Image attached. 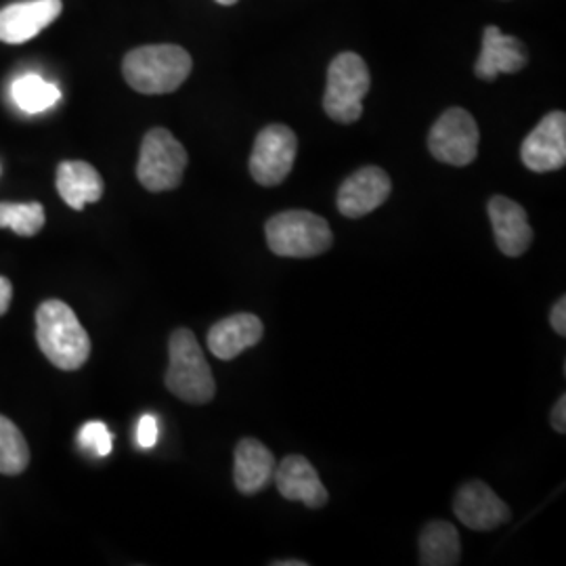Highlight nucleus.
Here are the masks:
<instances>
[{"label": "nucleus", "instance_id": "obj_1", "mask_svg": "<svg viewBox=\"0 0 566 566\" xmlns=\"http://www.w3.org/2000/svg\"><path fill=\"white\" fill-rule=\"evenodd\" d=\"M36 340L49 364L63 371H76L91 357V338L72 306L44 301L36 311Z\"/></svg>", "mask_w": 566, "mask_h": 566}, {"label": "nucleus", "instance_id": "obj_2", "mask_svg": "<svg viewBox=\"0 0 566 566\" xmlns=\"http://www.w3.org/2000/svg\"><path fill=\"white\" fill-rule=\"evenodd\" d=\"M193 67L191 55L177 44H149L130 51L122 74L130 88L143 95L175 93L189 78Z\"/></svg>", "mask_w": 566, "mask_h": 566}, {"label": "nucleus", "instance_id": "obj_3", "mask_svg": "<svg viewBox=\"0 0 566 566\" xmlns=\"http://www.w3.org/2000/svg\"><path fill=\"white\" fill-rule=\"evenodd\" d=\"M168 357L166 388L185 403H210L217 395V382L203 357L202 346L191 329L179 327L172 332L168 340Z\"/></svg>", "mask_w": 566, "mask_h": 566}, {"label": "nucleus", "instance_id": "obj_4", "mask_svg": "<svg viewBox=\"0 0 566 566\" xmlns=\"http://www.w3.org/2000/svg\"><path fill=\"white\" fill-rule=\"evenodd\" d=\"M266 245L282 259H315L334 243L325 219L308 210H285L264 224Z\"/></svg>", "mask_w": 566, "mask_h": 566}, {"label": "nucleus", "instance_id": "obj_5", "mask_svg": "<svg viewBox=\"0 0 566 566\" xmlns=\"http://www.w3.org/2000/svg\"><path fill=\"white\" fill-rule=\"evenodd\" d=\"M369 86L371 76L364 57L357 53H340L327 70L325 114L340 124L359 120L364 116V97Z\"/></svg>", "mask_w": 566, "mask_h": 566}, {"label": "nucleus", "instance_id": "obj_6", "mask_svg": "<svg viewBox=\"0 0 566 566\" xmlns=\"http://www.w3.org/2000/svg\"><path fill=\"white\" fill-rule=\"evenodd\" d=\"M189 156L179 139L166 128H151L142 143L137 179L151 193L177 189Z\"/></svg>", "mask_w": 566, "mask_h": 566}, {"label": "nucleus", "instance_id": "obj_7", "mask_svg": "<svg viewBox=\"0 0 566 566\" xmlns=\"http://www.w3.org/2000/svg\"><path fill=\"white\" fill-rule=\"evenodd\" d=\"M479 124L470 112L451 107L432 124L428 135V149L434 160L449 166H468L479 156Z\"/></svg>", "mask_w": 566, "mask_h": 566}, {"label": "nucleus", "instance_id": "obj_8", "mask_svg": "<svg viewBox=\"0 0 566 566\" xmlns=\"http://www.w3.org/2000/svg\"><path fill=\"white\" fill-rule=\"evenodd\" d=\"M298 139L285 124H269L256 135L250 156V175L263 187L282 185L296 160Z\"/></svg>", "mask_w": 566, "mask_h": 566}, {"label": "nucleus", "instance_id": "obj_9", "mask_svg": "<svg viewBox=\"0 0 566 566\" xmlns=\"http://www.w3.org/2000/svg\"><path fill=\"white\" fill-rule=\"evenodd\" d=\"M521 160L533 172H552L566 164L565 112H552L531 130L521 147Z\"/></svg>", "mask_w": 566, "mask_h": 566}, {"label": "nucleus", "instance_id": "obj_10", "mask_svg": "<svg viewBox=\"0 0 566 566\" xmlns=\"http://www.w3.org/2000/svg\"><path fill=\"white\" fill-rule=\"evenodd\" d=\"M453 512L462 525L474 531H493L510 521L506 502L483 481H468L458 489Z\"/></svg>", "mask_w": 566, "mask_h": 566}, {"label": "nucleus", "instance_id": "obj_11", "mask_svg": "<svg viewBox=\"0 0 566 566\" xmlns=\"http://www.w3.org/2000/svg\"><path fill=\"white\" fill-rule=\"evenodd\" d=\"M392 191L390 177L380 166H365L353 172L338 189V210L346 219H361L378 210Z\"/></svg>", "mask_w": 566, "mask_h": 566}, {"label": "nucleus", "instance_id": "obj_12", "mask_svg": "<svg viewBox=\"0 0 566 566\" xmlns=\"http://www.w3.org/2000/svg\"><path fill=\"white\" fill-rule=\"evenodd\" d=\"M61 0H25L0 11V42L21 44L39 36L60 18Z\"/></svg>", "mask_w": 566, "mask_h": 566}, {"label": "nucleus", "instance_id": "obj_13", "mask_svg": "<svg viewBox=\"0 0 566 566\" xmlns=\"http://www.w3.org/2000/svg\"><path fill=\"white\" fill-rule=\"evenodd\" d=\"M486 212L502 254L510 259L523 256L535 238L525 208L506 196H495L486 203Z\"/></svg>", "mask_w": 566, "mask_h": 566}, {"label": "nucleus", "instance_id": "obj_14", "mask_svg": "<svg viewBox=\"0 0 566 566\" xmlns=\"http://www.w3.org/2000/svg\"><path fill=\"white\" fill-rule=\"evenodd\" d=\"M273 481L283 500L287 502H303L304 506L324 507L327 504V489H325L315 465L303 455H287L282 464L275 465Z\"/></svg>", "mask_w": 566, "mask_h": 566}, {"label": "nucleus", "instance_id": "obj_15", "mask_svg": "<svg viewBox=\"0 0 566 566\" xmlns=\"http://www.w3.org/2000/svg\"><path fill=\"white\" fill-rule=\"evenodd\" d=\"M526 65L523 42L504 34L497 25H486L483 49L474 63V74L481 81L493 82L500 74H516Z\"/></svg>", "mask_w": 566, "mask_h": 566}, {"label": "nucleus", "instance_id": "obj_16", "mask_svg": "<svg viewBox=\"0 0 566 566\" xmlns=\"http://www.w3.org/2000/svg\"><path fill=\"white\" fill-rule=\"evenodd\" d=\"M264 325L261 317L252 313H238L224 317L210 327L208 348L221 361H233L245 348L263 340Z\"/></svg>", "mask_w": 566, "mask_h": 566}, {"label": "nucleus", "instance_id": "obj_17", "mask_svg": "<svg viewBox=\"0 0 566 566\" xmlns=\"http://www.w3.org/2000/svg\"><path fill=\"white\" fill-rule=\"evenodd\" d=\"M275 458L259 439H242L233 453V481L242 495H256L271 485Z\"/></svg>", "mask_w": 566, "mask_h": 566}, {"label": "nucleus", "instance_id": "obj_18", "mask_svg": "<svg viewBox=\"0 0 566 566\" xmlns=\"http://www.w3.org/2000/svg\"><path fill=\"white\" fill-rule=\"evenodd\" d=\"M102 175L95 166L81 160H70L57 166V191L61 200L74 210H84L86 203L99 202L103 198Z\"/></svg>", "mask_w": 566, "mask_h": 566}, {"label": "nucleus", "instance_id": "obj_19", "mask_svg": "<svg viewBox=\"0 0 566 566\" xmlns=\"http://www.w3.org/2000/svg\"><path fill=\"white\" fill-rule=\"evenodd\" d=\"M462 544L458 528L447 521H430L420 533V565H460Z\"/></svg>", "mask_w": 566, "mask_h": 566}, {"label": "nucleus", "instance_id": "obj_20", "mask_svg": "<svg viewBox=\"0 0 566 566\" xmlns=\"http://www.w3.org/2000/svg\"><path fill=\"white\" fill-rule=\"evenodd\" d=\"M30 464V447L20 428L0 416V474L15 476Z\"/></svg>", "mask_w": 566, "mask_h": 566}, {"label": "nucleus", "instance_id": "obj_21", "mask_svg": "<svg viewBox=\"0 0 566 566\" xmlns=\"http://www.w3.org/2000/svg\"><path fill=\"white\" fill-rule=\"evenodd\" d=\"M13 97L23 112L39 114L60 102V88L51 82L42 81L36 74H25L13 84Z\"/></svg>", "mask_w": 566, "mask_h": 566}, {"label": "nucleus", "instance_id": "obj_22", "mask_svg": "<svg viewBox=\"0 0 566 566\" xmlns=\"http://www.w3.org/2000/svg\"><path fill=\"white\" fill-rule=\"evenodd\" d=\"M44 208L39 202H0V229H11L21 238H34L44 227Z\"/></svg>", "mask_w": 566, "mask_h": 566}, {"label": "nucleus", "instance_id": "obj_23", "mask_svg": "<svg viewBox=\"0 0 566 566\" xmlns=\"http://www.w3.org/2000/svg\"><path fill=\"white\" fill-rule=\"evenodd\" d=\"M78 441H81V446L86 451H91V453H95L99 458L109 455L112 447H114V437H112V432L107 430V426L103 424V422H86V424L82 426Z\"/></svg>", "mask_w": 566, "mask_h": 566}, {"label": "nucleus", "instance_id": "obj_24", "mask_svg": "<svg viewBox=\"0 0 566 566\" xmlns=\"http://www.w3.org/2000/svg\"><path fill=\"white\" fill-rule=\"evenodd\" d=\"M137 443L143 449H151L158 443V422L154 416H143L137 426Z\"/></svg>", "mask_w": 566, "mask_h": 566}, {"label": "nucleus", "instance_id": "obj_25", "mask_svg": "<svg viewBox=\"0 0 566 566\" xmlns=\"http://www.w3.org/2000/svg\"><path fill=\"white\" fill-rule=\"evenodd\" d=\"M549 324L552 329L558 334V336H566V296H560L558 303L552 306V315H549Z\"/></svg>", "mask_w": 566, "mask_h": 566}, {"label": "nucleus", "instance_id": "obj_26", "mask_svg": "<svg viewBox=\"0 0 566 566\" xmlns=\"http://www.w3.org/2000/svg\"><path fill=\"white\" fill-rule=\"evenodd\" d=\"M552 428L558 434H565L566 432V395H560V399L556 401L554 409H552Z\"/></svg>", "mask_w": 566, "mask_h": 566}, {"label": "nucleus", "instance_id": "obj_27", "mask_svg": "<svg viewBox=\"0 0 566 566\" xmlns=\"http://www.w3.org/2000/svg\"><path fill=\"white\" fill-rule=\"evenodd\" d=\"M11 298H13V283L7 277H0V317L9 311Z\"/></svg>", "mask_w": 566, "mask_h": 566}, {"label": "nucleus", "instance_id": "obj_28", "mask_svg": "<svg viewBox=\"0 0 566 566\" xmlns=\"http://www.w3.org/2000/svg\"><path fill=\"white\" fill-rule=\"evenodd\" d=\"M273 566H306L304 560H277Z\"/></svg>", "mask_w": 566, "mask_h": 566}, {"label": "nucleus", "instance_id": "obj_29", "mask_svg": "<svg viewBox=\"0 0 566 566\" xmlns=\"http://www.w3.org/2000/svg\"><path fill=\"white\" fill-rule=\"evenodd\" d=\"M219 4H223V7H231V4H235L238 0H217Z\"/></svg>", "mask_w": 566, "mask_h": 566}]
</instances>
